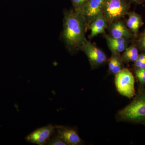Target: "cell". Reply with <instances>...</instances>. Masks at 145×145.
Wrapping results in <instances>:
<instances>
[{
    "label": "cell",
    "mask_w": 145,
    "mask_h": 145,
    "mask_svg": "<svg viewBox=\"0 0 145 145\" xmlns=\"http://www.w3.org/2000/svg\"><path fill=\"white\" fill-rule=\"evenodd\" d=\"M138 49L134 46L127 47L122 55V60L126 63L135 62L139 57Z\"/></svg>",
    "instance_id": "12"
},
{
    "label": "cell",
    "mask_w": 145,
    "mask_h": 145,
    "mask_svg": "<svg viewBox=\"0 0 145 145\" xmlns=\"http://www.w3.org/2000/svg\"><path fill=\"white\" fill-rule=\"evenodd\" d=\"M134 62H135L134 66L136 68V70L145 69V61H141L138 59Z\"/></svg>",
    "instance_id": "20"
},
{
    "label": "cell",
    "mask_w": 145,
    "mask_h": 145,
    "mask_svg": "<svg viewBox=\"0 0 145 145\" xmlns=\"http://www.w3.org/2000/svg\"><path fill=\"white\" fill-rule=\"evenodd\" d=\"M81 50L86 55L92 67H99L103 65L107 61L105 53L87 40L85 42Z\"/></svg>",
    "instance_id": "5"
},
{
    "label": "cell",
    "mask_w": 145,
    "mask_h": 145,
    "mask_svg": "<svg viewBox=\"0 0 145 145\" xmlns=\"http://www.w3.org/2000/svg\"><path fill=\"white\" fill-rule=\"evenodd\" d=\"M106 0H88L78 13H80L85 20L87 25L91 23L99 14L103 13Z\"/></svg>",
    "instance_id": "7"
},
{
    "label": "cell",
    "mask_w": 145,
    "mask_h": 145,
    "mask_svg": "<svg viewBox=\"0 0 145 145\" xmlns=\"http://www.w3.org/2000/svg\"><path fill=\"white\" fill-rule=\"evenodd\" d=\"M87 27L85 20L80 13L73 10L65 12L62 37L70 52L74 53L81 50L87 40Z\"/></svg>",
    "instance_id": "1"
},
{
    "label": "cell",
    "mask_w": 145,
    "mask_h": 145,
    "mask_svg": "<svg viewBox=\"0 0 145 145\" xmlns=\"http://www.w3.org/2000/svg\"><path fill=\"white\" fill-rule=\"evenodd\" d=\"M129 1H131V2H133L140 3L142 2L143 0H129Z\"/></svg>",
    "instance_id": "22"
},
{
    "label": "cell",
    "mask_w": 145,
    "mask_h": 145,
    "mask_svg": "<svg viewBox=\"0 0 145 145\" xmlns=\"http://www.w3.org/2000/svg\"><path fill=\"white\" fill-rule=\"evenodd\" d=\"M135 75L137 80L142 85H145V69H138L135 71Z\"/></svg>",
    "instance_id": "16"
},
{
    "label": "cell",
    "mask_w": 145,
    "mask_h": 145,
    "mask_svg": "<svg viewBox=\"0 0 145 145\" xmlns=\"http://www.w3.org/2000/svg\"><path fill=\"white\" fill-rule=\"evenodd\" d=\"M74 10L77 12H79L81 9L85 5L88 0H71Z\"/></svg>",
    "instance_id": "14"
},
{
    "label": "cell",
    "mask_w": 145,
    "mask_h": 145,
    "mask_svg": "<svg viewBox=\"0 0 145 145\" xmlns=\"http://www.w3.org/2000/svg\"><path fill=\"white\" fill-rule=\"evenodd\" d=\"M138 59L141 61H145V53L139 54Z\"/></svg>",
    "instance_id": "21"
},
{
    "label": "cell",
    "mask_w": 145,
    "mask_h": 145,
    "mask_svg": "<svg viewBox=\"0 0 145 145\" xmlns=\"http://www.w3.org/2000/svg\"><path fill=\"white\" fill-rule=\"evenodd\" d=\"M129 7L125 0H106L103 13L108 22L112 23L128 14Z\"/></svg>",
    "instance_id": "4"
},
{
    "label": "cell",
    "mask_w": 145,
    "mask_h": 145,
    "mask_svg": "<svg viewBox=\"0 0 145 145\" xmlns=\"http://www.w3.org/2000/svg\"><path fill=\"white\" fill-rule=\"evenodd\" d=\"M138 44L140 48L145 52V29L139 39Z\"/></svg>",
    "instance_id": "19"
},
{
    "label": "cell",
    "mask_w": 145,
    "mask_h": 145,
    "mask_svg": "<svg viewBox=\"0 0 145 145\" xmlns=\"http://www.w3.org/2000/svg\"><path fill=\"white\" fill-rule=\"evenodd\" d=\"M118 54H112V56L108 62V70L110 72L113 69L114 66L120 59Z\"/></svg>",
    "instance_id": "17"
},
{
    "label": "cell",
    "mask_w": 145,
    "mask_h": 145,
    "mask_svg": "<svg viewBox=\"0 0 145 145\" xmlns=\"http://www.w3.org/2000/svg\"><path fill=\"white\" fill-rule=\"evenodd\" d=\"M110 31L111 37L129 39L132 34L123 22L117 20L111 23Z\"/></svg>",
    "instance_id": "9"
},
{
    "label": "cell",
    "mask_w": 145,
    "mask_h": 145,
    "mask_svg": "<svg viewBox=\"0 0 145 145\" xmlns=\"http://www.w3.org/2000/svg\"><path fill=\"white\" fill-rule=\"evenodd\" d=\"M115 84L117 91L122 96L129 99L135 96V79L129 69L123 68L115 75Z\"/></svg>",
    "instance_id": "3"
},
{
    "label": "cell",
    "mask_w": 145,
    "mask_h": 145,
    "mask_svg": "<svg viewBox=\"0 0 145 145\" xmlns=\"http://www.w3.org/2000/svg\"><path fill=\"white\" fill-rule=\"evenodd\" d=\"M55 134L67 145H80L82 144L81 139L75 130L62 126H55Z\"/></svg>",
    "instance_id": "8"
},
{
    "label": "cell",
    "mask_w": 145,
    "mask_h": 145,
    "mask_svg": "<svg viewBox=\"0 0 145 145\" xmlns=\"http://www.w3.org/2000/svg\"><path fill=\"white\" fill-rule=\"evenodd\" d=\"M123 69V63H122L121 59L120 58L118 60V61H117V63L114 66L113 69L112 70V71L110 72L112 74L116 75L117 73L120 72Z\"/></svg>",
    "instance_id": "18"
},
{
    "label": "cell",
    "mask_w": 145,
    "mask_h": 145,
    "mask_svg": "<svg viewBox=\"0 0 145 145\" xmlns=\"http://www.w3.org/2000/svg\"><path fill=\"white\" fill-rule=\"evenodd\" d=\"M55 133V126L50 124L35 130L25 137L26 141L39 145L46 144Z\"/></svg>",
    "instance_id": "6"
},
{
    "label": "cell",
    "mask_w": 145,
    "mask_h": 145,
    "mask_svg": "<svg viewBox=\"0 0 145 145\" xmlns=\"http://www.w3.org/2000/svg\"><path fill=\"white\" fill-rule=\"evenodd\" d=\"M117 118L123 121L145 122V89H141L128 105L119 110Z\"/></svg>",
    "instance_id": "2"
},
{
    "label": "cell",
    "mask_w": 145,
    "mask_h": 145,
    "mask_svg": "<svg viewBox=\"0 0 145 145\" xmlns=\"http://www.w3.org/2000/svg\"><path fill=\"white\" fill-rule=\"evenodd\" d=\"M107 21L101 13L96 17L89 24L91 30V38H93L105 32L107 25Z\"/></svg>",
    "instance_id": "10"
},
{
    "label": "cell",
    "mask_w": 145,
    "mask_h": 145,
    "mask_svg": "<svg viewBox=\"0 0 145 145\" xmlns=\"http://www.w3.org/2000/svg\"><path fill=\"white\" fill-rule=\"evenodd\" d=\"M127 26L133 34H136L139 28L142 25L143 22L140 15L134 12L128 13Z\"/></svg>",
    "instance_id": "11"
},
{
    "label": "cell",
    "mask_w": 145,
    "mask_h": 145,
    "mask_svg": "<svg viewBox=\"0 0 145 145\" xmlns=\"http://www.w3.org/2000/svg\"><path fill=\"white\" fill-rule=\"evenodd\" d=\"M47 145H67L66 143L63 141L60 137L54 134L50 139L47 143Z\"/></svg>",
    "instance_id": "15"
},
{
    "label": "cell",
    "mask_w": 145,
    "mask_h": 145,
    "mask_svg": "<svg viewBox=\"0 0 145 145\" xmlns=\"http://www.w3.org/2000/svg\"><path fill=\"white\" fill-rule=\"evenodd\" d=\"M107 44L112 54H118L124 52L127 47V42L121 44Z\"/></svg>",
    "instance_id": "13"
}]
</instances>
